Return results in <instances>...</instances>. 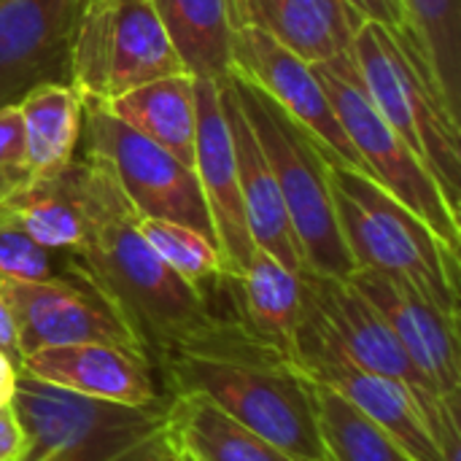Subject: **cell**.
Returning <instances> with one entry per match:
<instances>
[{
    "label": "cell",
    "instance_id": "obj_21",
    "mask_svg": "<svg viewBox=\"0 0 461 461\" xmlns=\"http://www.w3.org/2000/svg\"><path fill=\"white\" fill-rule=\"evenodd\" d=\"M0 216L54 251H78L84 243V208L78 157L54 176L32 178L0 197Z\"/></svg>",
    "mask_w": 461,
    "mask_h": 461
},
{
    "label": "cell",
    "instance_id": "obj_23",
    "mask_svg": "<svg viewBox=\"0 0 461 461\" xmlns=\"http://www.w3.org/2000/svg\"><path fill=\"white\" fill-rule=\"evenodd\" d=\"M24 159L32 178H46L68 167L78 151L84 100L73 86L46 84L32 89L22 103Z\"/></svg>",
    "mask_w": 461,
    "mask_h": 461
},
{
    "label": "cell",
    "instance_id": "obj_5",
    "mask_svg": "<svg viewBox=\"0 0 461 461\" xmlns=\"http://www.w3.org/2000/svg\"><path fill=\"white\" fill-rule=\"evenodd\" d=\"M335 216L359 267L408 281L435 308L459 319V254L362 170L330 159Z\"/></svg>",
    "mask_w": 461,
    "mask_h": 461
},
{
    "label": "cell",
    "instance_id": "obj_6",
    "mask_svg": "<svg viewBox=\"0 0 461 461\" xmlns=\"http://www.w3.org/2000/svg\"><path fill=\"white\" fill-rule=\"evenodd\" d=\"M227 84L276 176L300 246L303 270L348 281L357 265L346 249L335 216L330 154L262 89L235 73L227 76Z\"/></svg>",
    "mask_w": 461,
    "mask_h": 461
},
{
    "label": "cell",
    "instance_id": "obj_31",
    "mask_svg": "<svg viewBox=\"0 0 461 461\" xmlns=\"http://www.w3.org/2000/svg\"><path fill=\"white\" fill-rule=\"evenodd\" d=\"M24 451V432L11 405L0 408V461H16Z\"/></svg>",
    "mask_w": 461,
    "mask_h": 461
},
{
    "label": "cell",
    "instance_id": "obj_33",
    "mask_svg": "<svg viewBox=\"0 0 461 461\" xmlns=\"http://www.w3.org/2000/svg\"><path fill=\"white\" fill-rule=\"evenodd\" d=\"M16 378H19V367L0 351V408L11 405L14 389H16Z\"/></svg>",
    "mask_w": 461,
    "mask_h": 461
},
{
    "label": "cell",
    "instance_id": "obj_25",
    "mask_svg": "<svg viewBox=\"0 0 461 461\" xmlns=\"http://www.w3.org/2000/svg\"><path fill=\"white\" fill-rule=\"evenodd\" d=\"M238 281V303L246 321L286 357L294 346V330L300 321V278L286 270L276 257L254 249L249 267Z\"/></svg>",
    "mask_w": 461,
    "mask_h": 461
},
{
    "label": "cell",
    "instance_id": "obj_11",
    "mask_svg": "<svg viewBox=\"0 0 461 461\" xmlns=\"http://www.w3.org/2000/svg\"><path fill=\"white\" fill-rule=\"evenodd\" d=\"M86 0H0V108L46 84L73 86V38Z\"/></svg>",
    "mask_w": 461,
    "mask_h": 461
},
{
    "label": "cell",
    "instance_id": "obj_15",
    "mask_svg": "<svg viewBox=\"0 0 461 461\" xmlns=\"http://www.w3.org/2000/svg\"><path fill=\"white\" fill-rule=\"evenodd\" d=\"M348 284L386 319L411 362L440 397L461 394L459 319L424 300L408 281L378 270H354Z\"/></svg>",
    "mask_w": 461,
    "mask_h": 461
},
{
    "label": "cell",
    "instance_id": "obj_30",
    "mask_svg": "<svg viewBox=\"0 0 461 461\" xmlns=\"http://www.w3.org/2000/svg\"><path fill=\"white\" fill-rule=\"evenodd\" d=\"M365 19L370 22H378L394 32H411V24L405 19V11H402V3L400 0H348Z\"/></svg>",
    "mask_w": 461,
    "mask_h": 461
},
{
    "label": "cell",
    "instance_id": "obj_29",
    "mask_svg": "<svg viewBox=\"0 0 461 461\" xmlns=\"http://www.w3.org/2000/svg\"><path fill=\"white\" fill-rule=\"evenodd\" d=\"M30 181L19 105L0 108V197Z\"/></svg>",
    "mask_w": 461,
    "mask_h": 461
},
{
    "label": "cell",
    "instance_id": "obj_32",
    "mask_svg": "<svg viewBox=\"0 0 461 461\" xmlns=\"http://www.w3.org/2000/svg\"><path fill=\"white\" fill-rule=\"evenodd\" d=\"M0 351L19 367L22 365V348H19V335H16V324L14 316L0 294Z\"/></svg>",
    "mask_w": 461,
    "mask_h": 461
},
{
    "label": "cell",
    "instance_id": "obj_34",
    "mask_svg": "<svg viewBox=\"0 0 461 461\" xmlns=\"http://www.w3.org/2000/svg\"><path fill=\"white\" fill-rule=\"evenodd\" d=\"M173 454H176V461H189V459H186V456H181V454H178L176 448H173Z\"/></svg>",
    "mask_w": 461,
    "mask_h": 461
},
{
    "label": "cell",
    "instance_id": "obj_1",
    "mask_svg": "<svg viewBox=\"0 0 461 461\" xmlns=\"http://www.w3.org/2000/svg\"><path fill=\"white\" fill-rule=\"evenodd\" d=\"M78 186L84 243L76 254L92 289L135 335L154 373L159 362L208 343L230 313L219 316L194 286L157 257L113 173L100 159L78 154Z\"/></svg>",
    "mask_w": 461,
    "mask_h": 461
},
{
    "label": "cell",
    "instance_id": "obj_9",
    "mask_svg": "<svg viewBox=\"0 0 461 461\" xmlns=\"http://www.w3.org/2000/svg\"><path fill=\"white\" fill-rule=\"evenodd\" d=\"M78 151L100 159L113 173L119 189L140 216L192 227L216 243L194 170L119 122L105 103L84 100Z\"/></svg>",
    "mask_w": 461,
    "mask_h": 461
},
{
    "label": "cell",
    "instance_id": "obj_17",
    "mask_svg": "<svg viewBox=\"0 0 461 461\" xmlns=\"http://www.w3.org/2000/svg\"><path fill=\"white\" fill-rule=\"evenodd\" d=\"M19 373L81 397L119 405H149L162 397L159 378L149 359L108 343L41 348L22 357Z\"/></svg>",
    "mask_w": 461,
    "mask_h": 461
},
{
    "label": "cell",
    "instance_id": "obj_14",
    "mask_svg": "<svg viewBox=\"0 0 461 461\" xmlns=\"http://www.w3.org/2000/svg\"><path fill=\"white\" fill-rule=\"evenodd\" d=\"M216 235L221 270L240 278L251 262L254 240L238 184L232 135L221 111L219 81L194 78V165H192Z\"/></svg>",
    "mask_w": 461,
    "mask_h": 461
},
{
    "label": "cell",
    "instance_id": "obj_12",
    "mask_svg": "<svg viewBox=\"0 0 461 461\" xmlns=\"http://www.w3.org/2000/svg\"><path fill=\"white\" fill-rule=\"evenodd\" d=\"M0 294L14 316L22 357L76 343H108L143 357L127 324L89 286L0 278Z\"/></svg>",
    "mask_w": 461,
    "mask_h": 461
},
{
    "label": "cell",
    "instance_id": "obj_28",
    "mask_svg": "<svg viewBox=\"0 0 461 461\" xmlns=\"http://www.w3.org/2000/svg\"><path fill=\"white\" fill-rule=\"evenodd\" d=\"M0 278L65 281V284L92 289L86 270L76 251L46 249L3 216H0Z\"/></svg>",
    "mask_w": 461,
    "mask_h": 461
},
{
    "label": "cell",
    "instance_id": "obj_16",
    "mask_svg": "<svg viewBox=\"0 0 461 461\" xmlns=\"http://www.w3.org/2000/svg\"><path fill=\"white\" fill-rule=\"evenodd\" d=\"M297 278L303 303L319 316V321L357 365L405 384L421 400L440 397L411 362L386 319L348 281L316 276L311 270H300Z\"/></svg>",
    "mask_w": 461,
    "mask_h": 461
},
{
    "label": "cell",
    "instance_id": "obj_7",
    "mask_svg": "<svg viewBox=\"0 0 461 461\" xmlns=\"http://www.w3.org/2000/svg\"><path fill=\"white\" fill-rule=\"evenodd\" d=\"M346 138L359 154L365 173L413 211L454 254L461 249L459 216L448 208L438 181L413 149L384 122L365 92L359 70L348 51L311 65Z\"/></svg>",
    "mask_w": 461,
    "mask_h": 461
},
{
    "label": "cell",
    "instance_id": "obj_20",
    "mask_svg": "<svg viewBox=\"0 0 461 461\" xmlns=\"http://www.w3.org/2000/svg\"><path fill=\"white\" fill-rule=\"evenodd\" d=\"M173 448L189 461H294L203 394H165Z\"/></svg>",
    "mask_w": 461,
    "mask_h": 461
},
{
    "label": "cell",
    "instance_id": "obj_26",
    "mask_svg": "<svg viewBox=\"0 0 461 461\" xmlns=\"http://www.w3.org/2000/svg\"><path fill=\"white\" fill-rule=\"evenodd\" d=\"M448 111L461 122V0H400Z\"/></svg>",
    "mask_w": 461,
    "mask_h": 461
},
{
    "label": "cell",
    "instance_id": "obj_27",
    "mask_svg": "<svg viewBox=\"0 0 461 461\" xmlns=\"http://www.w3.org/2000/svg\"><path fill=\"white\" fill-rule=\"evenodd\" d=\"M319 432L332 461H411L397 443L338 392L313 384Z\"/></svg>",
    "mask_w": 461,
    "mask_h": 461
},
{
    "label": "cell",
    "instance_id": "obj_4",
    "mask_svg": "<svg viewBox=\"0 0 461 461\" xmlns=\"http://www.w3.org/2000/svg\"><path fill=\"white\" fill-rule=\"evenodd\" d=\"M11 408L24 432L16 461H176L165 394L149 405H119L19 373Z\"/></svg>",
    "mask_w": 461,
    "mask_h": 461
},
{
    "label": "cell",
    "instance_id": "obj_2",
    "mask_svg": "<svg viewBox=\"0 0 461 461\" xmlns=\"http://www.w3.org/2000/svg\"><path fill=\"white\" fill-rule=\"evenodd\" d=\"M162 394H203L294 461H332L319 432L316 392L292 359L238 308L208 343L157 365Z\"/></svg>",
    "mask_w": 461,
    "mask_h": 461
},
{
    "label": "cell",
    "instance_id": "obj_18",
    "mask_svg": "<svg viewBox=\"0 0 461 461\" xmlns=\"http://www.w3.org/2000/svg\"><path fill=\"white\" fill-rule=\"evenodd\" d=\"M227 14L232 30H262L308 65L348 51L367 22L348 0H227Z\"/></svg>",
    "mask_w": 461,
    "mask_h": 461
},
{
    "label": "cell",
    "instance_id": "obj_24",
    "mask_svg": "<svg viewBox=\"0 0 461 461\" xmlns=\"http://www.w3.org/2000/svg\"><path fill=\"white\" fill-rule=\"evenodd\" d=\"M159 22L194 78L224 81L232 70V24L227 0H151Z\"/></svg>",
    "mask_w": 461,
    "mask_h": 461
},
{
    "label": "cell",
    "instance_id": "obj_22",
    "mask_svg": "<svg viewBox=\"0 0 461 461\" xmlns=\"http://www.w3.org/2000/svg\"><path fill=\"white\" fill-rule=\"evenodd\" d=\"M105 108L184 165H194V76L176 73L108 100Z\"/></svg>",
    "mask_w": 461,
    "mask_h": 461
},
{
    "label": "cell",
    "instance_id": "obj_13",
    "mask_svg": "<svg viewBox=\"0 0 461 461\" xmlns=\"http://www.w3.org/2000/svg\"><path fill=\"white\" fill-rule=\"evenodd\" d=\"M238 78L262 89L278 103L300 127H305L330 159L346 162L365 173L359 154L346 138L313 68L294 51L281 46L262 30L238 27L232 30V70ZM367 176V173H365Z\"/></svg>",
    "mask_w": 461,
    "mask_h": 461
},
{
    "label": "cell",
    "instance_id": "obj_3",
    "mask_svg": "<svg viewBox=\"0 0 461 461\" xmlns=\"http://www.w3.org/2000/svg\"><path fill=\"white\" fill-rule=\"evenodd\" d=\"M348 54L384 122L427 165L448 208L459 216L461 122L448 111L416 35L367 19L357 30Z\"/></svg>",
    "mask_w": 461,
    "mask_h": 461
},
{
    "label": "cell",
    "instance_id": "obj_10",
    "mask_svg": "<svg viewBox=\"0 0 461 461\" xmlns=\"http://www.w3.org/2000/svg\"><path fill=\"white\" fill-rule=\"evenodd\" d=\"M289 359L308 381L321 384L348 400L362 416L384 429L408 459L440 461L427 429V416L435 411L440 397L421 400L405 384L357 365L305 303L300 308Z\"/></svg>",
    "mask_w": 461,
    "mask_h": 461
},
{
    "label": "cell",
    "instance_id": "obj_8",
    "mask_svg": "<svg viewBox=\"0 0 461 461\" xmlns=\"http://www.w3.org/2000/svg\"><path fill=\"white\" fill-rule=\"evenodd\" d=\"M186 73L151 0H86L73 38V89L108 103L140 84Z\"/></svg>",
    "mask_w": 461,
    "mask_h": 461
},
{
    "label": "cell",
    "instance_id": "obj_19",
    "mask_svg": "<svg viewBox=\"0 0 461 461\" xmlns=\"http://www.w3.org/2000/svg\"><path fill=\"white\" fill-rule=\"evenodd\" d=\"M219 97H221V111L232 135V149H235V165H238V184H240V197L246 208V221L249 232L254 240V249L267 251L276 257L286 270L294 276L303 270V257L300 246L284 205V197L278 192L276 176L267 165V157L262 154L251 124L246 122L227 78L219 81Z\"/></svg>",
    "mask_w": 461,
    "mask_h": 461
}]
</instances>
